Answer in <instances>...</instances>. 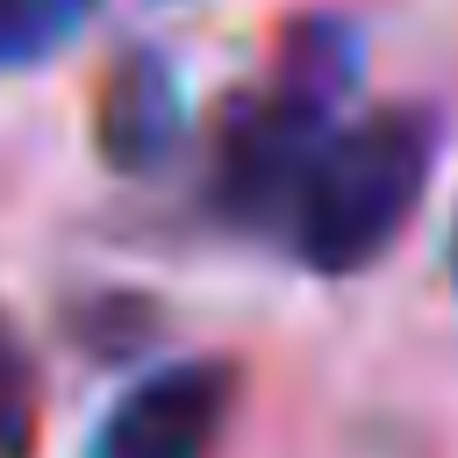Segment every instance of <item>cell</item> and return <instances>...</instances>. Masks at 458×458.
<instances>
[{"label":"cell","mask_w":458,"mask_h":458,"mask_svg":"<svg viewBox=\"0 0 458 458\" xmlns=\"http://www.w3.org/2000/svg\"><path fill=\"white\" fill-rule=\"evenodd\" d=\"M344 86H351V36L336 21H293L265 79H250L215 122L208 200L243 229H279L322 136L336 129Z\"/></svg>","instance_id":"cell-1"},{"label":"cell","mask_w":458,"mask_h":458,"mask_svg":"<svg viewBox=\"0 0 458 458\" xmlns=\"http://www.w3.org/2000/svg\"><path fill=\"white\" fill-rule=\"evenodd\" d=\"M429 165H437V129L415 107H372L358 122H336L279 222L293 258L329 279L379 265L394 236L415 222Z\"/></svg>","instance_id":"cell-2"},{"label":"cell","mask_w":458,"mask_h":458,"mask_svg":"<svg viewBox=\"0 0 458 458\" xmlns=\"http://www.w3.org/2000/svg\"><path fill=\"white\" fill-rule=\"evenodd\" d=\"M236 415V365L229 358H179L136 379L93 437V458H215Z\"/></svg>","instance_id":"cell-3"},{"label":"cell","mask_w":458,"mask_h":458,"mask_svg":"<svg viewBox=\"0 0 458 458\" xmlns=\"http://www.w3.org/2000/svg\"><path fill=\"white\" fill-rule=\"evenodd\" d=\"M172 136H179V86H172V72L150 50L122 57L107 72V86H100V150H107V165L143 172V165H157L172 150Z\"/></svg>","instance_id":"cell-4"},{"label":"cell","mask_w":458,"mask_h":458,"mask_svg":"<svg viewBox=\"0 0 458 458\" xmlns=\"http://www.w3.org/2000/svg\"><path fill=\"white\" fill-rule=\"evenodd\" d=\"M93 0H0V72H21L36 57H50Z\"/></svg>","instance_id":"cell-5"},{"label":"cell","mask_w":458,"mask_h":458,"mask_svg":"<svg viewBox=\"0 0 458 458\" xmlns=\"http://www.w3.org/2000/svg\"><path fill=\"white\" fill-rule=\"evenodd\" d=\"M36 451V358L21 351L7 308H0V458Z\"/></svg>","instance_id":"cell-6"},{"label":"cell","mask_w":458,"mask_h":458,"mask_svg":"<svg viewBox=\"0 0 458 458\" xmlns=\"http://www.w3.org/2000/svg\"><path fill=\"white\" fill-rule=\"evenodd\" d=\"M451 279H458V222H451Z\"/></svg>","instance_id":"cell-7"}]
</instances>
